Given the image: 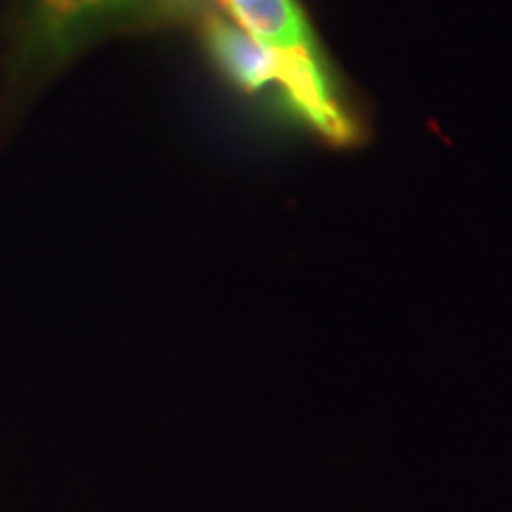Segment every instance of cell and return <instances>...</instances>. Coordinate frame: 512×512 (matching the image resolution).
Masks as SVG:
<instances>
[{
  "instance_id": "cell-1",
  "label": "cell",
  "mask_w": 512,
  "mask_h": 512,
  "mask_svg": "<svg viewBox=\"0 0 512 512\" xmlns=\"http://www.w3.org/2000/svg\"><path fill=\"white\" fill-rule=\"evenodd\" d=\"M240 29L271 48L285 69L287 105L332 145H349L356 128L330 91L304 12L294 0H221Z\"/></svg>"
},
{
  "instance_id": "cell-3",
  "label": "cell",
  "mask_w": 512,
  "mask_h": 512,
  "mask_svg": "<svg viewBox=\"0 0 512 512\" xmlns=\"http://www.w3.org/2000/svg\"><path fill=\"white\" fill-rule=\"evenodd\" d=\"M131 3L133 0H41L43 12H46L55 27L74 24L79 19L107 15V12H117Z\"/></svg>"
},
{
  "instance_id": "cell-2",
  "label": "cell",
  "mask_w": 512,
  "mask_h": 512,
  "mask_svg": "<svg viewBox=\"0 0 512 512\" xmlns=\"http://www.w3.org/2000/svg\"><path fill=\"white\" fill-rule=\"evenodd\" d=\"M207 43L223 72L240 88L256 93L268 86H278L283 91L285 69L280 57L238 24L211 17L207 22Z\"/></svg>"
}]
</instances>
